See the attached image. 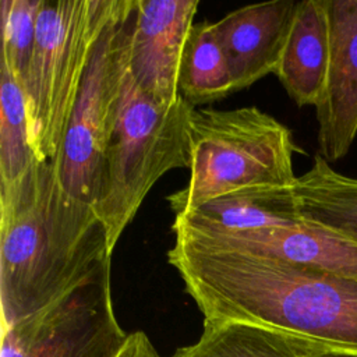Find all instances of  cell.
<instances>
[{
    "label": "cell",
    "mask_w": 357,
    "mask_h": 357,
    "mask_svg": "<svg viewBox=\"0 0 357 357\" xmlns=\"http://www.w3.org/2000/svg\"><path fill=\"white\" fill-rule=\"evenodd\" d=\"M329 66L315 106L318 155L328 163L347 155L357 135V0H328Z\"/></svg>",
    "instance_id": "cell-9"
},
{
    "label": "cell",
    "mask_w": 357,
    "mask_h": 357,
    "mask_svg": "<svg viewBox=\"0 0 357 357\" xmlns=\"http://www.w3.org/2000/svg\"><path fill=\"white\" fill-rule=\"evenodd\" d=\"M308 343L269 328L244 322L204 321L199 339L172 357H321Z\"/></svg>",
    "instance_id": "cell-15"
},
{
    "label": "cell",
    "mask_w": 357,
    "mask_h": 357,
    "mask_svg": "<svg viewBox=\"0 0 357 357\" xmlns=\"http://www.w3.org/2000/svg\"><path fill=\"white\" fill-rule=\"evenodd\" d=\"M198 0H135L128 70L138 88L162 106L183 100L178 77Z\"/></svg>",
    "instance_id": "cell-8"
},
{
    "label": "cell",
    "mask_w": 357,
    "mask_h": 357,
    "mask_svg": "<svg viewBox=\"0 0 357 357\" xmlns=\"http://www.w3.org/2000/svg\"><path fill=\"white\" fill-rule=\"evenodd\" d=\"M301 223L293 187L247 188L215 198L176 216L173 231L230 234Z\"/></svg>",
    "instance_id": "cell-12"
},
{
    "label": "cell",
    "mask_w": 357,
    "mask_h": 357,
    "mask_svg": "<svg viewBox=\"0 0 357 357\" xmlns=\"http://www.w3.org/2000/svg\"><path fill=\"white\" fill-rule=\"evenodd\" d=\"M36 160L29 144L24 89L0 66V188L17 183Z\"/></svg>",
    "instance_id": "cell-17"
},
{
    "label": "cell",
    "mask_w": 357,
    "mask_h": 357,
    "mask_svg": "<svg viewBox=\"0 0 357 357\" xmlns=\"http://www.w3.org/2000/svg\"><path fill=\"white\" fill-rule=\"evenodd\" d=\"M134 8L135 0H124L99 38L56 162L67 192L92 206L100 197L107 148L128 68Z\"/></svg>",
    "instance_id": "cell-6"
},
{
    "label": "cell",
    "mask_w": 357,
    "mask_h": 357,
    "mask_svg": "<svg viewBox=\"0 0 357 357\" xmlns=\"http://www.w3.org/2000/svg\"><path fill=\"white\" fill-rule=\"evenodd\" d=\"M167 262L209 322L294 336L324 356L357 357V279L174 238Z\"/></svg>",
    "instance_id": "cell-1"
},
{
    "label": "cell",
    "mask_w": 357,
    "mask_h": 357,
    "mask_svg": "<svg viewBox=\"0 0 357 357\" xmlns=\"http://www.w3.org/2000/svg\"><path fill=\"white\" fill-rule=\"evenodd\" d=\"M188 149V181L167 197L174 218L234 191L289 188L297 180L291 131L255 106L192 109Z\"/></svg>",
    "instance_id": "cell-3"
},
{
    "label": "cell",
    "mask_w": 357,
    "mask_h": 357,
    "mask_svg": "<svg viewBox=\"0 0 357 357\" xmlns=\"http://www.w3.org/2000/svg\"><path fill=\"white\" fill-rule=\"evenodd\" d=\"M42 0H1V60L24 89Z\"/></svg>",
    "instance_id": "cell-18"
},
{
    "label": "cell",
    "mask_w": 357,
    "mask_h": 357,
    "mask_svg": "<svg viewBox=\"0 0 357 357\" xmlns=\"http://www.w3.org/2000/svg\"><path fill=\"white\" fill-rule=\"evenodd\" d=\"M124 0H42L24 85L29 144L57 162L95 46Z\"/></svg>",
    "instance_id": "cell-4"
},
{
    "label": "cell",
    "mask_w": 357,
    "mask_h": 357,
    "mask_svg": "<svg viewBox=\"0 0 357 357\" xmlns=\"http://www.w3.org/2000/svg\"><path fill=\"white\" fill-rule=\"evenodd\" d=\"M178 91L194 109L236 92L227 57L213 22L194 24L181 61Z\"/></svg>",
    "instance_id": "cell-16"
},
{
    "label": "cell",
    "mask_w": 357,
    "mask_h": 357,
    "mask_svg": "<svg viewBox=\"0 0 357 357\" xmlns=\"http://www.w3.org/2000/svg\"><path fill=\"white\" fill-rule=\"evenodd\" d=\"M297 1L273 0L236 8L213 22L236 92L275 74Z\"/></svg>",
    "instance_id": "cell-11"
},
{
    "label": "cell",
    "mask_w": 357,
    "mask_h": 357,
    "mask_svg": "<svg viewBox=\"0 0 357 357\" xmlns=\"http://www.w3.org/2000/svg\"><path fill=\"white\" fill-rule=\"evenodd\" d=\"M293 194L301 222L357 243V177L336 172L317 153L311 167L297 176Z\"/></svg>",
    "instance_id": "cell-14"
},
{
    "label": "cell",
    "mask_w": 357,
    "mask_h": 357,
    "mask_svg": "<svg viewBox=\"0 0 357 357\" xmlns=\"http://www.w3.org/2000/svg\"><path fill=\"white\" fill-rule=\"evenodd\" d=\"M173 233L174 237L195 244L271 257L357 279V243L307 222L230 234H197L178 230Z\"/></svg>",
    "instance_id": "cell-10"
},
{
    "label": "cell",
    "mask_w": 357,
    "mask_h": 357,
    "mask_svg": "<svg viewBox=\"0 0 357 357\" xmlns=\"http://www.w3.org/2000/svg\"><path fill=\"white\" fill-rule=\"evenodd\" d=\"M1 326L54 303L112 261L92 205L61 184L57 166L36 160L0 188Z\"/></svg>",
    "instance_id": "cell-2"
},
{
    "label": "cell",
    "mask_w": 357,
    "mask_h": 357,
    "mask_svg": "<svg viewBox=\"0 0 357 357\" xmlns=\"http://www.w3.org/2000/svg\"><path fill=\"white\" fill-rule=\"evenodd\" d=\"M192 109L184 99L174 106L158 105L138 88L127 68L103 185L93 206L112 254L155 183L173 169H188Z\"/></svg>",
    "instance_id": "cell-5"
},
{
    "label": "cell",
    "mask_w": 357,
    "mask_h": 357,
    "mask_svg": "<svg viewBox=\"0 0 357 357\" xmlns=\"http://www.w3.org/2000/svg\"><path fill=\"white\" fill-rule=\"evenodd\" d=\"M110 262L47 307L1 326L0 357H116L128 333L114 314Z\"/></svg>",
    "instance_id": "cell-7"
},
{
    "label": "cell",
    "mask_w": 357,
    "mask_h": 357,
    "mask_svg": "<svg viewBox=\"0 0 357 357\" xmlns=\"http://www.w3.org/2000/svg\"><path fill=\"white\" fill-rule=\"evenodd\" d=\"M116 357H160L149 337L141 332L128 333L126 343L116 354Z\"/></svg>",
    "instance_id": "cell-19"
},
{
    "label": "cell",
    "mask_w": 357,
    "mask_h": 357,
    "mask_svg": "<svg viewBox=\"0 0 357 357\" xmlns=\"http://www.w3.org/2000/svg\"><path fill=\"white\" fill-rule=\"evenodd\" d=\"M321 357H335V356H321Z\"/></svg>",
    "instance_id": "cell-20"
},
{
    "label": "cell",
    "mask_w": 357,
    "mask_h": 357,
    "mask_svg": "<svg viewBox=\"0 0 357 357\" xmlns=\"http://www.w3.org/2000/svg\"><path fill=\"white\" fill-rule=\"evenodd\" d=\"M328 0L297 1L275 75L297 106H317L329 66Z\"/></svg>",
    "instance_id": "cell-13"
}]
</instances>
